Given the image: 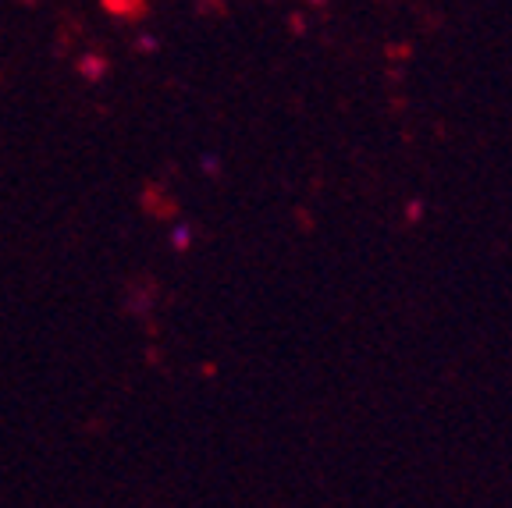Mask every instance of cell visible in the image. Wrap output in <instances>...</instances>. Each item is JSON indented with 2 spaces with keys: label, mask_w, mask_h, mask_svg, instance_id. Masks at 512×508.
Instances as JSON below:
<instances>
[{
  "label": "cell",
  "mask_w": 512,
  "mask_h": 508,
  "mask_svg": "<svg viewBox=\"0 0 512 508\" xmlns=\"http://www.w3.org/2000/svg\"><path fill=\"white\" fill-rule=\"evenodd\" d=\"M420 214H424V207H420V203H409V210H406L409 221H420Z\"/></svg>",
  "instance_id": "277c9868"
},
{
  "label": "cell",
  "mask_w": 512,
  "mask_h": 508,
  "mask_svg": "<svg viewBox=\"0 0 512 508\" xmlns=\"http://www.w3.org/2000/svg\"><path fill=\"white\" fill-rule=\"evenodd\" d=\"M171 246L182 249V253L192 246V228H189V224H175V228H171Z\"/></svg>",
  "instance_id": "6da1fadb"
},
{
  "label": "cell",
  "mask_w": 512,
  "mask_h": 508,
  "mask_svg": "<svg viewBox=\"0 0 512 508\" xmlns=\"http://www.w3.org/2000/svg\"><path fill=\"white\" fill-rule=\"evenodd\" d=\"M104 57H86V61H82V75H86V79H100V75H104Z\"/></svg>",
  "instance_id": "7a4b0ae2"
},
{
  "label": "cell",
  "mask_w": 512,
  "mask_h": 508,
  "mask_svg": "<svg viewBox=\"0 0 512 508\" xmlns=\"http://www.w3.org/2000/svg\"><path fill=\"white\" fill-rule=\"evenodd\" d=\"M203 171H210V175H221V160H217V157H203Z\"/></svg>",
  "instance_id": "3957f363"
}]
</instances>
